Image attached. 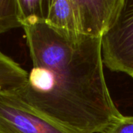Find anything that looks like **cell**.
<instances>
[{"instance_id": "6", "label": "cell", "mask_w": 133, "mask_h": 133, "mask_svg": "<svg viewBox=\"0 0 133 133\" xmlns=\"http://www.w3.org/2000/svg\"><path fill=\"white\" fill-rule=\"evenodd\" d=\"M22 27L45 21L49 0H16Z\"/></svg>"}, {"instance_id": "7", "label": "cell", "mask_w": 133, "mask_h": 133, "mask_svg": "<svg viewBox=\"0 0 133 133\" xmlns=\"http://www.w3.org/2000/svg\"><path fill=\"white\" fill-rule=\"evenodd\" d=\"M17 27L22 25L16 0H0V35Z\"/></svg>"}, {"instance_id": "2", "label": "cell", "mask_w": 133, "mask_h": 133, "mask_svg": "<svg viewBox=\"0 0 133 133\" xmlns=\"http://www.w3.org/2000/svg\"><path fill=\"white\" fill-rule=\"evenodd\" d=\"M124 0H49L45 23L67 34L102 38Z\"/></svg>"}, {"instance_id": "1", "label": "cell", "mask_w": 133, "mask_h": 133, "mask_svg": "<svg viewBox=\"0 0 133 133\" xmlns=\"http://www.w3.org/2000/svg\"><path fill=\"white\" fill-rule=\"evenodd\" d=\"M23 29L32 68L16 93L37 115L77 133H101L122 115L104 78L101 38L45 21Z\"/></svg>"}, {"instance_id": "5", "label": "cell", "mask_w": 133, "mask_h": 133, "mask_svg": "<svg viewBox=\"0 0 133 133\" xmlns=\"http://www.w3.org/2000/svg\"><path fill=\"white\" fill-rule=\"evenodd\" d=\"M27 79V72L0 50V92L17 91Z\"/></svg>"}, {"instance_id": "4", "label": "cell", "mask_w": 133, "mask_h": 133, "mask_svg": "<svg viewBox=\"0 0 133 133\" xmlns=\"http://www.w3.org/2000/svg\"><path fill=\"white\" fill-rule=\"evenodd\" d=\"M0 133H77L37 115L16 93L0 92Z\"/></svg>"}, {"instance_id": "3", "label": "cell", "mask_w": 133, "mask_h": 133, "mask_svg": "<svg viewBox=\"0 0 133 133\" xmlns=\"http://www.w3.org/2000/svg\"><path fill=\"white\" fill-rule=\"evenodd\" d=\"M103 64L133 77V0H124L111 27L102 37Z\"/></svg>"}, {"instance_id": "8", "label": "cell", "mask_w": 133, "mask_h": 133, "mask_svg": "<svg viewBox=\"0 0 133 133\" xmlns=\"http://www.w3.org/2000/svg\"><path fill=\"white\" fill-rule=\"evenodd\" d=\"M101 133H133V116L122 115L110 123Z\"/></svg>"}]
</instances>
